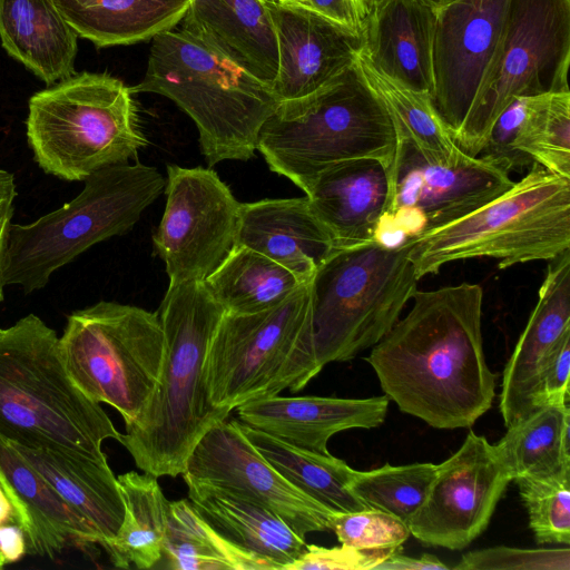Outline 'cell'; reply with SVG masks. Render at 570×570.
<instances>
[{
  "label": "cell",
  "instance_id": "obj_1",
  "mask_svg": "<svg viewBox=\"0 0 570 570\" xmlns=\"http://www.w3.org/2000/svg\"><path fill=\"white\" fill-rule=\"evenodd\" d=\"M412 299L366 361L402 412L436 429L470 428L495 395L483 351V291L461 283L416 291Z\"/></svg>",
  "mask_w": 570,
  "mask_h": 570
},
{
  "label": "cell",
  "instance_id": "obj_2",
  "mask_svg": "<svg viewBox=\"0 0 570 570\" xmlns=\"http://www.w3.org/2000/svg\"><path fill=\"white\" fill-rule=\"evenodd\" d=\"M156 313L164 333L159 380L117 441L141 471L175 478L200 438L229 415L210 404L205 383L210 342L225 309L203 282H185L168 286Z\"/></svg>",
  "mask_w": 570,
  "mask_h": 570
},
{
  "label": "cell",
  "instance_id": "obj_3",
  "mask_svg": "<svg viewBox=\"0 0 570 570\" xmlns=\"http://www.w3.org/2000/svg\"><path fill=\"white\" fill-rule=\"evenodd\" d=\"M118 436L100 403L70 377L53 328L32 313L0 327L1 440L102 462L104 441Z\"/></svg>",
  "mask_w": 570,
  "mask_h": 570
},
{
  "label": "cell",
  "instance_id": "obj_4",
  "mask_svg": "<svg viewBox=\"0 0 570 570\" xmlns=\"http://www.w3.org/2000/svg\"><path fill=\"white\" fill-rule=\"evenodd\" d=\"M129 88L164 96L185 111L209 166L250 159L263 124L279 104L269 83L181 28L153 39L145 75Z\"/></svg>",
  "mask_w": 570,
  "mask_h": 570
},
{
  "label": "cell",
  "instance_id": "obj_5",
  "mask_svg": "<svg viewBox=\"0 0 570 570\" xmlns=\"http://www.w3.org/2000/svg\"><path fill=\"white\" fill-rule=\"evenodd\" d=\"M399 145L393 119L357 61L315 91L279 101L257 150L269 169L304 193L327 167L374 158L391 168Z\"/></svg>",
  "mask_w": 570,
  "mask_h": 570
},
{
  "label": "cell",
  "instance_id": "obj_6",
  "mask_svg": "<svg viewBox=\"0 0 570 570\" xmlns=\"http://www.w3.org/2000/svg\"><path fill=\"white\" fill-rule=\"evenodd\" d=\"M407 240L419 278L461 259L490 257L500 269L550 261L570 249V178L533 163L497 198Z\"/></svg>",
  "mask_w": 570,
  "mask_h": 570
},
{
  "label": "cell",
  "instance_id": "obj_7",
  "mask_svg": "<svg viewBox=\"0 0 570 570\" xmlns=\"http://www.w3.org/2000/svg\"><path fill=\"white\" fill-rule=\"evenodd\" d=\"M26 125L38 166L68 181L128 164L148 144L130 88L108 73L73 75L36 92Z\"/></svg>",
  "mask_w": 570,
  "mask_h": 570
},
{
  "label": "cell",
  "instance_id": "obj_8",
  "mask_svg": "<svg viewBox=\"0 0 570 570\" xmlns=\"http://www.w3.org/2000/svg\"><path fill=\"white\" fill-rule=\"evenodd\" d=\"M60 208L30 224H11L3 258V283L24 294L43 288L51 275L88 248L130 230L164 191L156 167L141 163L100 169Z\"/></svg>",
  "mask_w": 570,
  "mask_h": 570
},
{
  "label": "cell",
  "instance_id": "obj_9",
  "mask_svg": "<svg viewBox=\"0 0 570 570\" xmlns=\"http://www.w3.org/2000/svg\"><path fill=\"white\" fill-rule=\"evenodd\" d=\"M410 242L335 248L309 281L315 355L323 368L385 336L417 291Z\"/></svg>",
  "mask_w": 570,
  "mask_h": 570
},
{
  "label": "cell",
  "instance_id": "obj_10",
  "mask_svg": "<svg viewBox=\"0 0 570 570\" xmlns=\"http://www.w3.org/2000/svg\"><path fill=\"white\" fill-rule=\"evenodd\" d=\"M321 371L308 282L268 309L225 312L210 342L205 383L210 404L230 413L285 390L298 392Z\"/></svg>",
  "mask_w": 570,
  "mask_h": 570
},
{
  "label": "cell",
  "instance_id": "obj_11",
  "mask_svg": "<svg viewBox=\"0 0 570 570\" xmlns=\"http://www.w3.org/2000/svg\"><path fill=\"white\" fill-rule=\"evenodd\" d=\"M59 345L76 385L120 413L126 424L144 411L157 386L164 333L157 313L100 301L67 317Z\"/></svg>",
  "mask_w": 570,
  "mask_h": 570
},
{
  "label": "cell",
  "instance_id": "obj_12",
  "mask_svg": "<svg viewBox=\"0 0 570 570\" xmlns=\"http://www.w3.org/2000/svg\"><path fill=\"white\" fill-rule=\"evenodd\" d=\"M570 0H509L495 58L454 136L479 156L501 112L518 97L569 90Z\"/></svg>",
  "mask_w": 570,
  "mask_h": 570
},
{
  "label": "cell",
  "instance_id": "obj_13",
  "mask_svg": "<svg viewBox=\"0 0 570 570\" xmlns=\"http://www.w3.org/2000/svg\"><path fill=\"white\" fill-rule=\"evenodd\" d=\"M510 169L491 156L440 166L399 138L390 196L374 240L394 247L474 212L513 186Z\"/></svg>",
  "mask_w": 570,
  "mask_h": 570
},
{
  "label": "cell",
  "instance_id": "obj_14",
  "mask_svg": "<svg viewBox=\"0 0 570 570\" xmlns=\"http://www.w3.org/2000/svg\"><path fill=\"white\" fill-rule=\"evenodd\" d=\"M166 205L153 236L169 285L204 282L237 246L240 205L218 175L167 166Z\"/></svg>",
  "mask_w": 570,
  "mask_h": 570
},
{
  "label": "cell",
  "instance_id": "obj_15",
  "mask_svg": "<svg viewBox=\"0 0 570 570\" xmlns=\"http://www.w3.org/2000/svg\"><path fill=\"white\" fill-rule=\"evenodd\" d=\"M512 478L488 440L470 431L449 459L436 464L429 494L407 523L423 544L461 550L488 527Z\"/></svg>",
  "mask_w": 570,
  "mask_h": 570
},
{
  "label": "cell",
  "instance_id": "obj_16",
  "mask_svg": "<svg viewBox=\"0 0 570 570\" xmlns=\"http://www.w3.org/2000/svg\"><path fill=\"white\" fill-rule=\"evenodd\" d=\"M183 476L185 482L225 489L267 508L302 539L330 530L333 512L282 476L250 443L239 421L214 424L188 456Z\"/></svg>",
  "mask_w": 570,
  "mask_h": 570
},
{
  "label": "cell",
  "instance_id": "obj_17",
  "mask_svg": "<svg viewBox=\"0 0 570 570\" xmlns=\"http://www.w3.org/2000/svg\"><path fill=\"white\" fill-rule=\"evenodd\" d=\"M508 2L454 0L435 9L431 99L453 138L495 58Z\"/></svg>",
  "mask_w": 570,
  "mask_h": 570
},
{
  "label": "cell",
  "instance_id": "obj_18",
  "mask_svg": "<svg viewBox=\"0 0 570 570\" xmlns=\"http://www.w3.org/2000/svg\"><path fill=\"white\" fill-rule=\"evenodd\" d=\"M275 27L278 71L272 89L279 101L306 96L354 65L364 35L302 8L267 3Z\"/></svg>",
  "mask_w": 570,
  "mask_h": 570
},
{
  "label": "cell",
  "instance_id": "obj_19",
  "mask_svg": "<svg viewBox=\"0 0 570 570\" xmlns=\"http://www.w3.org/2000/svg\"><path fill=\"white\" fill-rule=\"evenodd\" d=\"M389 396L337 399L273 396L246 402L236 410L239 422L293 446L328 455V440L351 429H372L386 416Z\"/></svg>",
  "mask_w": 570,
  "mask_h": 570
},
{
  "label": "cell",
  "instance_id": "obj_20",
  "mask_svg": "<svg viewBox=\"0 0 570 570\" xmlns=\"http://www.w3.org/2000/svg\"><path fill=\"white\" fill-rule=\"evenodd\" d=\"M0 490L29 552L55 559L68 547L101 546L89 522L8 442L0 439Z\"/></svg>",
  "mask_w": 570,
  "mask_h": 570
},
{
  "label": "cell",
  "instance_id": "obj_21",
  "mask_svg": "<svg viewBox=\"0 0 570 570\" xmlns=\"http://www.w3.org/2000/svg\"><path fill=\"white\" fill-rule=\"evenodd\" d=\"M567 331H570V249L549 261L537 305L503 371L500 412L507 428L535 409L541 367Z\"/></svg>",
  "mask_w": 570,
  "mask_h": 570
},
{
  "label": "cell",
  "instance_id": "obj_22",
  "mask_svg": "<svg viewBox=\"0 0 570 570\" xmlns=\"http://www.w3.org/2000/svg\"><path fill=\"white\" fill-rule=\"evenodd\" d=\"M305 194L335 248L365 244L389 203L390 168L374 158L342 161L321 171Z\"/></svg>",
  "mask_w": 570,
  "mask_h": 570
},
{
  "label": "cell",
  "instance_id": "obj_23",
  "mask_svg": "<svg viewBox=\"0 0 570 570\" xmlns=\"http://www.w3.org/2000/svg\"><path fill=\"white\" fill-rule=\"evenodd\" d=\"M481 154L510 169L532 160L570 178V90L513 99L493 124Z\"/></svg>",
  "mask_w": 570,
  "mask_h": 570
},
{
  "label": "cell",
  "instance_id": "obj_24",
  "mask_svg": "<svg viewBox=\"0 0 570 570\" xmlns=\"http://www.w3.org/2000/svg\"><path fill=\"white\" fill-rule=\"evenodd\" d=\"M237 245L267 256L303 282L335 249L306 196L242 203Z\"/></svg>",
  "mask_w": 570,
  "mask_h": 570
},
{
  "label": "cell",
  "instance_id": "obj_25",
  "mask_svg": "<svg viewBox=\"0 0 570 570\" xmlns=\"http://www.w3.org/2000/svg\"><path fill=\"white\" fill-rule=\"evenodd\" d=\"M434 21L423 0H383L370 10L362 53L386 77L431 96Z\"/></svg>",
  "mask_w": 570,
  "mask_h": 570
},
{
  "label": "cell",
  "instance_id": "obj_26",
  "mask_svg": "<svg viewBox=\"0 0 570 570\" xmlns=\"http://www.w3.org/2000/svg\"><path fill=\"white\" fill-rule=\"evenodd\" d=\"M181 29L269 85L278 71L274 22L263 0H190Z\"/></svg>",
  "mask_w": 570,
  "mask_h": 570
},
{
  "label": "cell",
  "instance_id": "obj_27",
  "mask_svg": "<svg viewBox=\"0 0 570 570\" xmlns=\"http://www.w3.org/2000/svg\"><path fill=\"white\" fill-rule=\"evenodd\" d=\"M186 484L188 500L214 530L237 548L273 563L276 570H284L305 550V539L267 508L225 489Z\"/></svg>",
  "mask_w": 570,
  "mask_h": 570
},
{
  "label": "cell",
  "instance_id": "obj_28",
  "mask_svg": "<svg viewBox=\"0 0 570 570\" xmlns=\"http://www.w3.org/2000/svg\"><path fill=\"white\" fill-rule=\"evenodd\" d=\"M78 35L53 0H0V39L47 85L75 73Z\"/></svg>",
  "mask_w": 570,
  "mask_h": 570
},
{
  "label": "cell",
  "instance_id": "obj_29",
  "mask_svg": "<svg viewBox=\"0 0 570 570\" xmlns=\"http://www.w3.org/2000/svg\"><path fill=\"white\" fill-rule=\"evenodd\" d=\"M10 444L89 522L105 548L118 532L125 517L124 499L108 462L75 459L46 449Z\"/></svg>",
  "mask_w": 570,
  "mask_h": 570
},
{
  "label": "cell",
  "instance_id": "obj_30",
  "mask_svg": "<svg viewBox=\"0 0 570 570\" xmlns=\"http://www.w3.org/2000/svg\"><path fill=\"white\" fill-rule=\"evenodd\" d=\"M76 33L99 48L154 39L175 29L190 0H53Z\"/></svg>",
  "mask_w": 570,
  "mask_h": 570
},
{
  "label": "cell",
  "instance_id": "obj_31",
  "mask_svg": "<svg viewBox=\"0 0 570 570\" xmlns=\"http://www.w3.org/2000/svg\"><path fill=\"white\" fill-rule=\"evenodd\" d=\"M240 428L257 451L292 485L333 513L354 512L367 507L354 494L351 482L356 470L332 454L293 446L242 422Z\"/></svg>",
  "mask_w": 570,
  "mask_h": 570
},
{
  "label": "cell",
  "instance_id": "obj_32",
  "mask_svg": "<svg viewBox=\"0 0 570 570\" xmlns=\"http://www.w3.org/2000/svg\"><path fill=\"white\" fill-rule=\"evenodd\" d=\"M493 444L512 481L570 473V407L544 404L513 423Z\"/></svg>",
  "mask_w": 570,
  "mask_h": 570
},
{
  "label": "cell",
  "instance_id": "obj_33",
  "mask_svg": "<svg viewBox=\"0 0 570 570\" xmlns=\"http://www.w3.org/2000/svg\"><path fill=\"white\" fill-rule=\"evenodd\" d=\"M117 482L125 517L104 549L116 568L151 569L161 561L169 501L150 473L126 472L117 476Z\"/></svg>",
  "mask_w": 570,
  "mask_h": 570
},
{
  "label": "cell",
  "instance_id": "obj_34",
  "mask_svg": "<svg viewBox=\"0 0 570 570\" xmlns=\"http://www.w3.org/2000/svg\"><path fill=\"white\" fill-rule=\"evenodd\" d=\"M358 65L370 86L386 106L399 138L409 141L425 160L440 166H453L471 158L455 142L429 94L412 90L386 77L362 52Z\"/></svg>",
  "mask_w": 570,
  "mask_h": 570
},
{
  "label": "cell",
  "instance_id": "obj_35",
  "mask_svg": "<svg viewBox=\"0 0 570 570\" xmlns=\"http://www.w3.org/2000/svg\"><path fill=\"white\" fill-rule=\"evenodd\" d=\"M203 283L225 312L252 314L281 304L308 282L267 256L237 245Z\"/></svg>",
  "mask_w": 570,
  "mask_h": 570
},
{
  "label": "cell",
  "instance_id": "obj_36",
  "mask_svg": "<svg viewBox=\"0 0 570 570\" xmlns=\"http://www.w3.org/2000/svg\"><path fill=\"white\" fill-rule=\"evenodd\" d=\"M163 559L174 570H276L223 538L186 499L169 501Z\"/></svg>",
  "mask_w": 570,
  "mask_h": 570
},
{
  "label": "cell",
  "instance_id": "obj_37",
  "mask_svg": "<svg viewBox=\"0 0 570 570\" xmlns=\"http://www.w3.org/2000/svg\"><path fill=\"white\" fill-rule=\"evenodd\" d=\"M436 473V464H385L356 471L351 489L367 507L390 513L406 524L424 503Z\"/></svg>",
  "mask_w": 570,
  "mask_h": 570
},
{
  "label": "cell",
  "instance_id": "obj_38",
  "mask_svg": "<svg viewBox=\"0 0 570 570\" xmlns=\"http://www.w3.org/2000/svg\"><path fill=\"white\" fill-rule=\"evenodd\" d=\"M538 543H570V473L514 479Z\"/></svg>",
  "mask_w": 570,
  "mask_h": 570
},
{
  "label": "cell",
  "instance_id": "obj_39",
  "mask_svg": "<svg viewBox=\"0 0 570 570\" xmlns=\"http://www.w3.org/2000/svg\"><path fill=\"white\" fill-rule=\"evenodd\" d=\"M330 530L341 544L358 549L400 548L411 535L405 522L373 508L333 513Z\"/></svg>",
  "mask_w": 570,
  "mask_h": 570
},
{
  "label": "cell",
  "instance_id": "obj_40",
  "mask_svg": "<svg viewBox=\"0 0 570 570\" xmlns=\"http://www.w3.org/2000/svg\"><path fill=\"white\" fill-rule=\"evenodd\" d=\"M458 570H569L570 550L520 549L504 546L475 550L462 556Z\"/></svg>",
  "mask_w": 570,
  "mask_h": 570
},
{
  "label": "cell",
  "instance_id": "obj_41",
  "mask_svg": "<svg viewBox=\"0 0 570 570\" xmlns=\"http://www.w3.org/2000/svg\"><path fill=\"white\" fill-rule=\"evenodd\" d=\"M401 551L402 547L358 549L344 544L334 548L306 544L303 553L284 570H368Z\"/></svg>",
  "mask_w": 570,
  "mask_h": 570
},
{
  "label": "cell",
  "instance_id": "obj_42",
  "mask_svg": "<svg viewBox=\"0 0 570 570\" xmlns=\"http://www.w3.org/2000/svg\"><path fill=\"white\" fill-rule=\"evenodd\" d=\"M570 331L552 346L541 367L534 400L535 407L569 403Z\"/></svg>",
  "mask_w": 570,
  "mask_h": 570
},
{
  "label": "cell",
  "instance_id": "obj_43",
  "mask_svg": "<svg viewBox=\"0 0 570 570\" xmlns=\"http://www.w3.org/2000/svg\"><path fill=\"white\" fill-rule=\"evenodd\" d=\"M275 2L302 8L357 32H363L370 13L365 0H277Z\"/></svg>",
  "mask_w": 570,
  "mask_h": 570
},
{
  "label": "cell",
  "instance_id": "obj_44",
  "mask_svg": "<svg viewBox=\"0 0 570 570\" xmlns=\"http://www.w3.org/2000/svg\"><path fill=\"white\" fill-rule=\"evenodd\" d=\"M17 197L14 176L0 168V303L4 298L3 258L6 244L12 224L13 205Z\"/></svg>",
  "mask_w": 570,
  "mask_h": 570
},
{
  "label": "cell",
  "instance_id": "obj_45",
  "mask_svg": "<svg viewBox=\"0 0 570 570\" xmlns=\"http://www.w3.org/2000/svg\"><path fill=\"white\" fill-rule=\"evenodd\" d=\"M375 570H446L449 567L431 554L412 558L396 552L377 564Z\"/></svg>",
  "mask_w": 570,
  "mask_h": 570
},
{
  "label": "cell",
  "instance_id": "obj_46",
  "mask_svg": "<svg viewBox=\"0 0 570 570\" xmlns=\"http://www.w3.org/2000/svg\"><path fill=\"white\" fill-rule=\"evenodd\" d=\"M26 549L24 535L18 525L0 524V556L4 564L18 561Z\"/></svg>",
  "mask_w": 570,
  "mask_h": 570
},
{
  "label": "cell",
  "instance_id": "obj_47",
  "mask_svg": "<svg viewBox=\"0 0 570 570\" xmlns=\"http://www.w3.org/2000/svg\"><path fill=\"white\" fill-rule=\"evenodd\" d=\"M424 2H426L428 4H430L431 7H433L434 9H439L454 0H423Z\"/></svg>",
  "mask_w": 570,
  "mask_h": 570
},
{
  "label": "cell",
  "instance_id": "obj_48",
  "mask_svg": "<svg viewBox=\"0 0 570 570\" xmlns=\"http://www.w3.org/2000/svg\"><path fill=\"white\" fill-rule=\"evenodd\" d=\"M383 0H365L368 11L373 9L375 6L381 3Z\"/></svg>",
  "mask_w": 570,
  "mask_h": 570
},
{
  "label": "cell",
  "instance_id": "obj_49",
  "mask_svg": "<svg viewBox=\"0 0 570 570\" xmlns=\"http://www.w3.org/2000/svg\"><path fill=\"white\" fill-rule=\"evenodd\" d=\"M3 566H4V562H3V559L0 556V568H2Z\"/></svg>",
  "mask_w": 570,
  "mask_h": 570
},
{
  "label": "cell",
  "instance_id": "obj_50",
  "mask_svg": "<svg viewBox=\"0 0 570 570\" xmlns=\"http://www.w3.org/2000/svg\"><path fill=\"white\" fill-rule=\"evenodd\" d=\"M263 1H265V2L269 3V2H275V1H277V0H263Z\"/></svg>",
  "mask_w": 570,
  "mask_h": 570
}]
</instances>
